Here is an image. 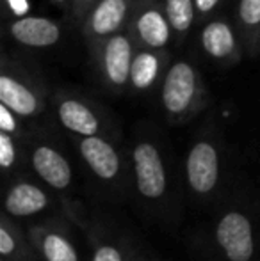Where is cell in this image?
Returning a JSON list of instances; mask_svg holds the SVG:
<instances>
[{
	"mask_svg": "<svg viewBox=\"0 0 260 261\" xmlns=\"http://www.w3.org/2000/svg\"><path fill=\"white\" fill-rule=\"evenodd\" d=\"M203 46L212 57H226L233 50L232 29L223 21H212L203 31Z\"/></svg>",
	"mask_w": 260,
	"mask_h": 261,
	"instance_id": "2e32d148",
	"label": "cell"
},
{
	"mask_svg": "<svg viewBox=\"0 0 260 261\" xmlns=\"http://www.w3.org/2000/svg\"><path fill=\"white\" fill-rule=\"evenodd\" d=\"M79 151L82 160L86 162L87 169L91 174L104 183L107 189L111 190H123L122 178H123V162L116 148L107 142L105 139L98 137V135H91V137H82L79 142Z\"/></svg>",
	"mask_w": 260,
	"mask_h": 261,
	"instance_id": "277c9868",
	"label": "cell"
},
{
	"mask_svg": "<svg viewBox=\"0 0 260 261\" xmlns=\"http://www.w3.org/2000/svg\"><path fill=\"white\" fill-rule=\"evenodd\" d=\"M132 174L135 192L145 203L159 204L168 197V171L155 144L137 142L132 149Z\"/></svg>",
	"mask_w": 260,
	"mask_h": 261,
	"instance_id": "6da1fadb",
	"label": "cell"
},
{
	"mask_svg": "<svg viewBox=\"0 0 260 261\" xmlns=\"http://www.w3.org/2000/svg\"><path fill=\"white\" fill-rule=\"evenodd\" d=\"M0 101L18 116H34L38 112V100L34 94L6 75L0 76Z\"/></svg>",
	"mask_w": 260,
	"mask_h": 261,
	"instance_id": "4fadbf2b",
	"label": "cell"
},
{
	"mask_svg": "<svg viewBox=\"0 0 260 261\" xmlns=\"http://www.w3.org/2000/svg\"><path fill=\"white\" fill-rule=\"evenodd\" d=\"M127 13V4L125 0H104L100 6L97 7L93 14V31L97 34H109V32L116 31L120 23L123 21Z\"/></svg>",
	"mask_w": 260,
	"mask_h": 261,
	"instance_id": "5bb4252c",
	"label": "cell"
},
{
	"mask_svg": "<svg viewBox=\"0 0 260 261\" xmlns=\"http://www.w3.org/2000/svg\"><path fill=\"white\" fill-rule=\"evenodd\" d=\"M137 31L143 41L153 48L164 46L170 38V29L159 11H146L145 14H141L137 20Z\"/></svg>",
	"mask_w": 260,
	"mask_h": 261,
	"instance_id": "9a60e30c",
	"label": "cell"
},
{
	"mask_svg": "<svg viewBox=\"0 0 260 261\" xmlns=\"http://www.w3.org/2000/svg\"><path fill=\"white\" fill-rule=\"evenodd\" d=\"M0 130L7 132V134H14V130H16L14 112L4 103H0Z\"/></svg>",
	"mask_w": 260,
	"mask_h": 261,
	"instance_id": "7402d4cb",
	"label": "cell"
},
{
	"mask_svg": "<svg viewBox=\"0 0 260 261\" xmlns=\"http://www.w3.org/2000/svg\"><path fill=\"white\" fill-rule=\"evenodd\" d=\"M27 234L41 261H80L68 229L56 220L32 224Z\"/></svg>",
	"mask_w": 260,
	"mask_h": 261,
	"instance_id": "5b68a950",
	"label": "cell"
},
{
	"mask_svg": "<svg viewBox=\"0 0 260 261\" xmlns=\"http://www.w3.org/2000/svg\"><path fill=\"white\" fill-rule=\"evenodd\" d=\"M216 245L226 261H253L255 229L244 210H226L219 215L214 227Z\"/></svg>",
	"mask_w": 260,
	"mask_h": 261,
	"instance_id": "7a4b0ae2",
	"label": "cell"
},
{
	"mask_svg": "<svg viewBox=\"0 0 260 261\" xmlns=\"http://www.w3.org/2000/svg\"><path fill=\"white\" fill-rule=\"evenodd\" d=\"M59 119L64 128L82 137L98 135L100 132V121L84 103L75 100L63 101L59 105Z\"/></svg>",
	"mask_w": 260,
	"mask_h": 261,
	"instance_id": "8fae6325",
	"label": "cell"
},
{
	"mask_svg": "<svg viewBox=\"0 0 260 261\" xmlns=\"http://www.w3.org/2000/svg\"><path fill=\"white\" fill-rule=\"evenodd\" d=\"M11 7L16 14H25L27 13V2L25 0H9Z\"/></svg>",
	"mask_w": 260,
	"mask_h": 261,
	"instance_id": "603a6c76",
	"label": "cell"
},
{
	"mask_svg": "<svg viewBox=\"0 0 260 261\" xmlns=\"http://www.w3.org/2000/svg\"><path fill=\"white\" fill-rule=\"evenodd\" d=\"M185 176L189 190L198 199H208L216 196L221 181V162L212 142L198 141L189 149L185 160Z\"/></svg>",
	"mask_w": 260,
	"mask_h": 261,
	"instance_id": "3957f363",
	"label": "cell"
},
{
	"mask_svg": "<svg viewBox=\"0 0 260 261\" xmlns=\"http://www.w3.org/2000/svg\"><path fill=\"white\" fill-rule=\"evenodd\" d=\"M16 160L18 155L13 137L7 132H0V165H2V169L6 172H9L11 169H14Z\"/></svg>",
	"mask_w": 260,
	"mask_h": 261,
	"instance_id": "ffe728a7",
	"label": "cell"
},
{
	"mask_svg": "<svg viewBox=\"0 0 260 261\" xmlns=\"http://www.w3.org/2000/svg\"><path fill=\"white\" fill-rule=\"evenodd\" d=\"M91 261H132V254L125 244L107 238L102 233H91Z\"/></svg>",
	"mask_w": 260,
	"mask_h": 261,
	"instance_id": "e0dca14e",
	"label": "cell"
},
{
	"mask_svg": "<svg viewBox=\"0 0 260 261\" xmlns=\"http://www.w3.org/2000/svg\"><path fill=\"white\" fill-rule=\"evenodd\" d=\"M166 13L175 31H187L193 23V0H166Z\"/></svg>",
	"mask_w": 260,
	"mask_h": 261,
	"instance_id": "d6986e66",
	"label": "cell"
},
{
	"mask_svg": "<svg viewBox=\"0 0 260 261\" xmlns=\"http://www.w3.org/2000/svg\"><path fill=\"white\" fill-rule=\"evenodd\" d=\"M11 34L27 46H50L59 39V27L46 18L25 16L11 27Z\"/></svg>",
	"mask_w": 260,
	"mask_h": 261,
	"instance_id": "30bf717a",
	"label": "cell"
},
{
	"mask_svg": "<svg viewBox=\"0 0 260 261\" xmlns=\"http://www.w3.org/2000/svg\"><path fill=\"white\" fill-rule=\"evenodd\" d=\"M0 261H7V259H4V258H2V259H0Z\"/></svg>",
	"mask_w": 260,
	"mask_h": 261,
	"instance_id": "d4e9b609",
	"label": "cell"
},
{
	"mask_svg": "<svg viewBox=\"0 0 260 261\" xmlns=\"http://www.w3.org/2000/svg\"><path fill=\"white\" fill-rule=\"evenodd\" d=\"M219 0H195V4H196V7L200 11H203V13H207V11H210L212 7L218 4Z\"/></svg>",
	"mask_w": 260,
	"mask_h": 261,
	"instance_id": "cb8c5ba5",
	"label": "cell"
},
{
	"mask_svg": "<svg viewBox=\"0 0 260 261\" xmlns=\"http://www.w3.org/2000/svg\"><path fill=\"white\" fill-rule=\"evenodd\" d=\"M50 203V194L43 187L29 179H16L6 190L4 213L13 219H29L49 210Z\"/></svg>",
	"mask_w": 260,
	"mask_h": 261,
	"instance_id": "52a82bcc",
	"label": "cell"
},
{
	"mask_svg": "<svg viewBox=\"0 0 260 261\" xmlns=\"http://www.w3.org/2000/svg\"><path fill=\"white\" fill-rule=\"evenodd\" d=\"M32 171L36 172L39 179L54 192H59L64 196L73 183L72 165L66 160L63 153L49 144H39L32 149L31 155Z\"/></svg>",
	"mask_w": 260,
	"mask_h": 261,
	"instance_id": "8992f818",
	"label": "cell"
},
{
	"mask_svg": "<svg viewBox=\"0 0 260 261\" xmlns=\"http://www.w3.org/2000/svg\"><path fill=\"white\" fill-rule=\"evenodd\" d=\"M0 256L7 261H39L29 234L7 213L0 219Z\"/></svg>",
	"mask_w": 260,
	"mask_h": 261,
	"instance_id": "9c48e42d",
	"label": "cell"
},
{
	"mask_svg": "<svg viewBox=\"0 0 260 261\" xmlns=\"http://www.w3.org/2000/svg\"><path fill=\"white\" fill-rule=\"evenodd\" d=\"M239 13L246 25L260 23V0H241Z\"/></svg>",
	"mask_w": 260,
	"mask_h": 261,
	"instance_id": "44dd1931",
	"label": "cell"
},
{
	"mask_svg": "<svg viewBox=\"0 0 260 261\" xmlns=\"http://www.w3.org/2000/svg\"><path fill=\"white\" fill-rule=\"evenodd\" d=\"M157 71H159V62L157 57L152 54H139L132 61L130 79L137 89H146L150 84L155 80Z\"/></svg>",
	"mask_w": 260,
	"mask_h": 261,
	"instance_id": "ac0fdd59",
	"label": "cell"
},
{
	"mask_svg": "<svg viewBox=\"0 0 260 261\" xmlns=\"http://www.w3.org/2000/svg\"><path fill=\"white\" fill-rule=\"evenodd\" d=\"M130 59L132 50L129 39L123 36H114L105 48V69H107V76L111 79V82L118 86L127 82L132 68Z\"/></svg>",
	"mask_w": 260,
	"mask_h": 261,
	"instance_id": "7c38bea8",
	"label": "cell"
},
{
	"mask_svg": "<svg viewBox=\"0 0 260 261\" xmlns=\"http://www.w3.org/2000/svg\"><path fill=\"white\" fill-rule=\"evenodd\" d=\"M196 93L195 71L185 62H177L168 71L162 86V103L171 116H180L189 109Z\"/></svg>",
	"mask_w": 260,
	"mask_h": 261,
	"instance_id": "ba28073f",
	"label": "cell"
}]
</instances>
